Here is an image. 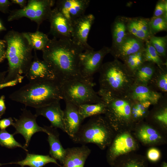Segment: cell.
Returning <instances> with one entry per match:
<instances>
[{
  "instance_id": "cell-1",
  "label": "cell",
  "mask_w": 167,
  "mask_h": 167,
  "mask_svg": "<svg viewBox=\"0 0 167 167\" xmlns=\"http://www.w3.org/2000/svg\"><path fill=\"white\" fill-rule=\"evenodd\" d=\"M84 51L83 47L71 39L53 37L50 39L42 51V58L50 65L56 79L61 84L74 80L87 82L82 77L79 70L80 55Z\"/></svg>"
},
{
  "instance_id": "cell-2",
  "label": "cell",
  "mask_w": 167,
  "mask_h": 167,
  "mask_svg": "<svg viewBox=\"0 0 167 167\" xmlns=\"http://www.w3.org/2000/svg\"><path fill=\"white\" fill-rule=\"evenodd\" d=\"M11 100L35 109L62 99L61 84L56 80L29 81L9 96Z\"/></svg>"
},
{
  "instance_id": "cell-3",
  "label": "cell",
  "mask_w": 167,
  "mask_h": 167,
  "mask_svg": "<svg viewBox=\"0 0 167 167\" xmlns=\"http://www.w3.org/2000/svg\"><path fill=\"white\" fill-rule=\"evenodd\" d=\"M3 40L6 43L7 73L3 83L14 80L28 70L32 61L33 50L23 32L13 30L8 31Z\"/></svg>"
},
{
  "instance_id": "cell-4",
  "label": "cell",
  "mask_w": 167,
  "mask_h": 167,
  "mask_svg": "<svg viewBox=\"0 0 167 167\" xmlns=\"http://www.w3.org/2000/svg\"><path fill=\"white\" fill-rule=\"evenodd\" d=\"M99 72V89L116 96H125L134 83L132 75L117 59L103 63Z\"/></svg>"
},
{
  "instance_id": "cell-5",
  "label": "cell",
  "mask_w": 167,
  "mask_h": 167,
  "mask_svg": "<svg viewBox=\"0 0 167 167\" xmlns=\"http://www.w3.org/2000/svg\"><path fill=\"white\" fill-rule=\"evenodd\" d=\"M113 130L104 117L94 116L81 125L72 139L82 145L94 143L104 149L109 146L113 138Z\"/></svg>"
},
{
  "instance_id": "cell-6",
  "label": "cell",
  "mask_w": 167,
  "mask_h": 167,
  "mask_svg": "<svg viewBox=\"0 0 167 167\" xmlns=\"http://www.w3.org/2000/svg\"><path fill=\"white\" fill-rule=\"evenodd\" d=\"M106 105L104 117L113 130L128 126L134 122L131 113L132 100L101 90L97 92Z\"/></svg>"
},
{
  "instance_id": "cell-7",
  "label": "cell",
  "mask_w": 167,
  "mask_h": 167,
  "mask_svg": "<svg viewBox=\"0 0 167 167\" xmlns=\"http://www.w3.org/2000/svg\"><path fill=\"white\" fill-rule=\"evenodd\" d=\"M62 99L77 106L103 101L94 85L79 80L67 81L61 84Z\"/></svg>"
},
{
  "instance_id": "cell-8",
  "label": "cell",
  "mask_w": 167,
  "mask_h": 167,
  "mask_svg": "<svg viewBox=\"0 0 167 167\" xmlns=\"http://www.w3.org/2000/svg\"><path fill=\"white\" fill-rule=\"evenodd\" d=\"M55 2L54 0H28L24 8L10 11L7 21L11 22L26 17L36 24L37 31H39L42 23L48 20Z\"/></svg>"
},
{
  "instance_id": "cell-9",
  "label": "cell",
  "mask_w": 167,
  "mask_h": 167,
  "mask_svg": "<svg viewBox=\"0 0 167 167\" xmlns=\"http://www.w3.org/2000/svg\"><path fill=\"white\" fill-rule=\"evenodd\" d=\"M84 51L80 55L79 70L82 77L87 82L94 86L93 76L99 71L105 56L110 53V48L104 46L100 49Z\"/></svg>"
},
{
  "instance_id": "cell-10",
  "label": "cell",
  "mask_w": 167,
  "mask_h": 167,
  "mask_svg": "<svg viewBox=\"0 0 167 167\" xmlns=\"http://www.w3.org/2000/svg\"><path fill=\"white\" fill-rule=\"evenodd\" d=\"M22 113L19 118H14V122L13 126L15 129L14 133L21 135L24 138L25 142L24 147L27 149L31 138L35 133L39 132H45L44 127L39 126L36 121L37 117L25 108L22 109Z\"/></svg>"
},
{
  "instance_id": "cell-11",
  "label": "cell",
  "mask_w": 167,
  "mask_h": 167,
  "mask_svg": "<svg viewBox=\"0 0 167 167\" xmlns=\"http://www.w3.org/2000/svg\"><path fill=\"white\" fill-rule=\"evenodd\" d=\"M109 146L107 155V161L111 166H114L119 157L135 150L136 144L131 135L125 132L113 138Z\"/></svg>"
},
{
  "instance_id": "cell-12",
  "label": "cell",
  "mask_w": 167,
  "mask_h": 167,
  "mask_svg": "<svg viewBox=\"0 0 167 167\" xmlns=\"http://www.w3.org/2000/svg\"><path fill=\"white\" fill-rule=\"evenodd\" d=\"M95 19L94 15L89 14L84 15L72 23L71 39L75 43L83 47L84 51L94 49L88 44L87 40Z\"/></svg>"
},
{
  "instance_id": "cell-13",
  "label": "cell",
  "mask_w": 167,
  "mask_h": 167,
  "mask_svg": "<svg viewBox=\"0 0 167 167\" xmlns=\"http://www.w3.org/2000/svg\"><path fill=\"white\" fill-rule=\"evenodd\" d=\"M50 23L49 34L58 39H71L72 23L54 7L52 9L48 19Z\"/></svg>"
},
{
  "instance_id": "cell-14",
  "label": "cell",
  "mask_w": 167,
  "mask_h": 167,
  "mask_svg": "<svg viewBox=\"0 0 167 167\" xmlns=\"http://www.w3.org/2000/svg\"><path fill=\"white\" fill-rule=\"evenodd\" d=\"M90 1L89 0H55V6L71 23L85 15Z\"/></svg>"
},
{
  "instance_id": "cell-15",
  "label": "cell",
  "mask_w": 167,
  "mask_h": 167,
  "mask_svg": "<svg viewBox=\"0 0 167 167\" xmlns=\"http://www.w3.org/2000/svg\"><path fill=\"white\" fill-rule=\"evenodd\" d=\"M34 50L33 58L30 67L24 74L29 81L35 80H56L50 65L37 57L36 51Z\"/></svg>"
},
{
  "instance_id": "cell-16",
  "label": "cell",
  "mask_w": 167,
  "mask_h": 167,
  "mask_svg": "<svg viewBox=\"0 0 167 167\" xmlns=\"http://www.w3.org/2000/svg\"><path fill=\"white\" fill-rule=\"evenodd\" d=\"M145 42L129 33L120 44L110 48V53L114 59L122 60L127 56L143 50Z\"/></svg>"
},
{
  "instance_id": "cell-17",
  "label": "cell",
  "mask_w": 167,
  "mask_h": 167,
  "mask_svg": "<svg viewBox=\"0 0 167 167\" xmlns=\"http://www.w3.org/2000/svg\"><path fill=\"white\" fill-rule=\"evenodd\" d=\"M163 95L161 93L156 91L148 85L134 83L126 96L132 100L142 102H148L154 105L158 102Z\"/></svg>"
},
{
  "instance_id": "cell-18",
  "label": "cell",
  "mask_w": 167,
  "mask_h": 167,
  "mask_svg": "<svg viewBox=\"0 0 167 167\" xmlns=\"http://www.w3.org/2000/svg\"><path fill=\"white\" fill-rule=\"evenodd\" d=\"M63 110V123L65 132L72 139L77 133L83 120L79 111L78 106L65 102Z\"/></svg>"
},
{
  "instance_id": "cell-19",
  "label": "cell",
  "mask_w": 167,
  "mask_h": 167,
  "mask_svg": "<svg viewBox=\"0 0 167 167\" xmlns=\"http://www.w3.org/2000/svg\"><path fill=\"white\" fill-rule=\"evenodd\" d=\"M60 100L56 101L46 106L36 109L35 114L38 117H45L50 122L51 126L59 128L65 132L63 123V110L61 108Z\"/></svg>"
},
{
  "instance_id": "cell-20",
  "label": "cell",
  "mask_w": 167,
  "mask_h": 167,
  "mask_svg": "<svg viewBox=\"0 0 167 167\" xmlns=\"http://www.w3.org/2000/svg\"><path fill=\"white\" fill-rule=\"evenodd\" d=\"M128 32L146 42L153 36L149 27L150 18L125 16Z\"/></svg>"
},
{
  "instance_id": "cell-21",
  "label": "cell",
  "mask_w": 167,
  "mask_h": 167,
  "mask_svg": "<svg viewBox=\"0 0 167 167\" xmlns=\"http://www.w3.org/2000/svg\"><path fill=\"white\" fill-rule=\"evenodd\" d=\"M66 154L63 165L61 167H84L91 149L85 145L66 149Z\"/></svg>"
},
{
  "instance_id": "cell-22",
  "label": "cell",
  "mask_w": 167,
  "mask_h": 167,
  "mask_svg": "<svg viewBox=\"0 0 167 167\" xmlns=\"http://www.w3.org/2000/svg\"><path fill=\"white\" fill-rule=\"evenodd\" d=\"M44 127L46 130L45 133L48 135V141L50 148L49 153L51 156L58 160L62 164L66 154V150L63 148L60 141L59 134L57 129L51 126Z\"/></svg>"
},
{
  "instance_id": "cell-23",
  "label": "cell",
  "mask_w": 167,
  "mask_h": 167,
  "mask_svg": "<svg viewBox=\"0 0 167 167\" xmlns=\"http://www.w3.org/2000/svg\"><path fill=\"white\" fill-rule=\"evenodd\" d=\"M53 163L60 166L55 159L49 155H44L34 154L27 153L24 160L15 162L9 163V164H16L21 167L28 166L30 167H42L49 163Z\"/></svg>"
},
{
  "instance_id": "cell-24",
  "label": "cell",
  "mask_w": 167,
  "mask_h": 167,
  "mask_svg": "<svg viewBox=\"0 0 167 167\" xmlns=\"http://www.w3.org/2000/svg\"><path fill=\"white\" fill-rule=\"evenodd\" d=\"M111 32L112 48L120 44L129 33L124 16H118L115 19L111 26Z\"/></svg>"
},
{
  "instance_id": "cell-25",
  "label": "cell",
  "mask_w": 167,
  "mask_h": 167,
  "mask_svg": "<svg viewBox=\"0 0 167 167\" xmlns=\"http://www.w3.org/2000/svg\"><path fill=\"white\" fill-rule=\"evenodd\" d=\"M156 92L167 94V65L159 67L156 70L148 85Z\"/></svg>"
},
{
  "instance_id": "cell-26",
  "label": "cell",
  "mask_w": 167,
  "mask_h": 167,
  "mask_svg": "<svg viewBox=\"0 0 167 167\" xmlns=\"http://www.w3.org/2000/svg\"><path fill=\"white\" fill-rule=\"evenodd\" d=\"M157 66L156 65L153 63L148 62H144L133 74L134 83L148 85Z\"/></svg>"
},
{
  "instance_id": "cell-27",
  "label": "cell",
  "mask_w": 167,
  "mask_h": 167,
  "mask_svg": "<svg viewBox=\"0 0 167 167\" xmlns=\"http://www.w3.org/2000/svg\"><path fill=\"white\" fill-rule=\"evenodd\" d=\"M23 33L33 50L42 51L50 40L47 35L39 31Z\"/></svg>"
},
{
  "instance_id": "cell-28",
  "label": "cell",
  "mask_w": 167,
  "mask_h": 167,
  "mask_svg": "<svg viewBox=\"0 0 167 167\" xmlns=\"http://www.w3.org/2000/svg\"><path fill=\"white\" fill-rule=\"evenodd\" d=\"M78 107L79 114L82 119L84 120L88 117L104 114L106 107L105 103L103 101L95 104L81 105Z\"/></svg>"
},
{
  "instance_id": "cell-29",
  "label": "cell",
  "mask_w": 167,
  "mask_h": 167,
  "mask_svg": "<svg viewBox=\"0 0 167 167\" xmlns=\"http://www.w3.org/2000/svg\"><path fill=\"white\" fill-rule=\"evenodd\" d=\"M154 112L152 113L153 120L162 125H167V94H164L162 97L156 104Z\"/></svg>"
},
{
  "instance_id": "cell-30",
  "label": "cell",
  "mask_w": 167,
  "mask_h": 167,
  "mask_svg": "<svg viewBox=\"0 0 167 167\" xmlns=\"http://www.w3.org/2000/svg\"><path fill=\"white\" fill-rule=\"evenodd\" d=\"M132 100L131 113L133 120L134 122L140 121L147 117L149 112L148 109L152 104L148 102Z\"/></svg>"
},
{
  "instance_id": "cell-31",
  "label": "cell",
  "mask_w": 167,
  "mask_h": 167,
  "mask_svg": "<svg viewBox=\"0 0 167 167\" xmlns=\"http://www.w3.org/2000/svg\"><path fill=\"white\" fill-rule=\"evenodd\" d=\"M143 50L144 49L129 55L122 60L127 70L133 75L137 69L145 62L143 55Z\"/></svg>"
},
{
  "instance_id": "cell-32",
  "label": "cell",
  "mask_w": 167,
  "mask_h": 167,
  "mask_svg": "<svg viewBox=\"0 0 167 167\" xmlns=\"http://www.w3.org/2000/svg\"><path fill=\"white\" fill-rule=\"evenodd\" d=\"M140 128L138 131L137 135L143 143H153L161 139V137L160 134L151 126L144 125Z\"/></svg>"
},
{
  "instance_id": "cell-33",
  "label": "cell",
  "mask_w": 167,
  "mask_h": 167,
  "mask_svg": "<svg viewBox=\"0 0 167 167\" xmlns=\"http://www.w3.org/2000/svg\"><path fill=\"white\" fill-rule=\"evenodd\" d=\"M143 55L145 62L153 63L159 67L167 65V62L162 59L148 41L145 42Z\"/></svg>"
},
{
  "instance_id": "cell-34",
  "label": "cell",
  "mask_w": 167,
  "mask_h": 167,
  "mask_svg": "<svg viewBox=\"0 0 167 167\" xmlns=\"http://www.w3.org/2000/svg\"><path fill=\"white\" fill-rule=\"evenodd\" d=\"M154 48L160 56L167 62V36H152L148 41Z\"/></svg>"
},
{
  "instance_id": "cell-35",
  "label": "cell",
  "mask_w": 167,
  "mask_h": 167,
  "mask_svg": "<svg viewBox=\"0 0 167 167\" xmlns=\"http://www.w3.org/2000/svg\"><path fill=\"white\" fill-rule=\"evenodd\" d=\"M14 135L13 134H10L6 130H0V145L8 148L19 147L28 152L26 148L15 140Z\"/></svg>"
},
{
  "instance_id": "cell-36",
  "label": "cell",
  "mask_w": 167,
  "mask_h": 167,
  "mask_svg": "<svg viewBox=\"0 0 167 167\" xmlns=\"http://www.w3.org/2000/svg\"><path fill=\"white\" fill-rule=\"evenodd\" d=\"M149 27L153 36L157 33L167 29V15L159 17H152L150 18Z\"/></svg>"
},
{
  "instance_id": "cell-37",
  "label": "cell",
  "mask_w": 167,
  "mask_h": 167,
  "mask_svg": "<svg viewBox=\"0 0 167 167\" xmlns=\"http://www.w3.org/2000/svg\"><path fill=\"white\" fill-rule=\"evenodd\" d=\"M115 167H148L147 162L144 158L129 157L115 161Z\"/></svg>"
},
{
  "instance_id": "cell-38",
  "label": "cell",
  "mask_w": 167,
  "mask_h": 167,
  "mask_svg": "<svg viewBox=\"0 0 167 167\" xmlns=\"http://www.w3.org/2000/svg\"><path fill=\"white\" fill-rule=\"evenodd\" d=\"M167 0H159L156 3L153 17H159L167 15Z\"/></svg>"
},
{
  "instance_id": "cell-39",
  "label": "cell",
  "mask_w": 167,
  "mask_h": 167,
  "mask_svg": "<svg viewBox=\"0 0 167 167\" xmlns=\"http://www.w3.org/2000/svg\"><path fill=\"white\" fill-rule=\"evenodd\" d=\"M160 156L161 153L156 148H151L148 152V158L152 162H156L158 161Z\"/></svg>"
},
{
  "instance_id": "cell-40",
  "label": "cell",
  "mask_w": 167,
  "mask_h": 167,
  "mask_svg": "<svg viewBox=\"0 0 167 167\" xmlns=\"http://www.w3.org/2000/svg\"><path fill=\"white\" fill-rule=\"evenodd\" d=\"M24 77V76L21 75L12 80L0 83V89L5 88L13 87L16 85L18 83H20L22 82Z\"/></svg>"
},
{
  "instance_id": "cell-41",
  "label": "cell",
  "mask_w": 167,
  "mask_h": 167,
  "mask_svg": "<svg viewBox=\"0 0 167 167\" xmlns=\"http://www.w3.org/2000/svg\"><path fill=\"white\" fill-rule=\"evenodd\" d=\"M12 3L8 0H0V11L4 14H9L10 6Z\"/></svg>"
},
{
  "instance_id": "cell-42",
  "label": "cell",
  "mask_w": 167,
  "mask_h": 167,
  "mask_svg": "<svg viewBox=\"0 0 167 167\" xmlns=\"http://www.w3.org/2000/svg\"><path fill=\"white\" fill-rule=\"evenodd\" d=\"M6 48L5 41L0 39V63L6 58Z\"/></svg>"
},
{
  "instance_id": "cell-43",
  "label": "cell",
  "mask_w": 167,
  "mask_h": 167,
  "mask_svg": "<svg viewBox=\"0 0 167 167\" xmlns=\"http://www.w3.org/2000/svg\"><path fill=\"white\" fill-rule=\"evenodd\" d=\"M14 123V120L11 117L0 120V130H5L8 126L11 125L13 126Z\"/></svg>"
},
{
  "instance_id": "cell-44",
  "label": "cell",
  "mask_w": 167,
  "mask_h": 167,
  "mask_svg": "<svg viewBox=\"0 0 167 167\" xmlns=\"http://www.w3.org/2000/svg\"><path fill=\"white\" fill-rule=\"evenodd\" d=\"M6 107L5 104V96L2 95L0 97V116H1L5 113Z\"/></svg>"
},
{
  "instance_id": "cell-45",
  "label": "cell",
  "mask_w": 167,
  "mask_h": 167,
  "mask_svg": "<svg viewBox=\"0 0 167 167\" xmlns=\"http://www.w3.org/2000/svg\"><path fill=\"white\" fill-rule=\"evenodd\" d=\"M12 4L18 5L21 9L24 8L27 5L28 1L26 0H11Z\"/></svg>"
},
{
  "instance_id": "cell-46",
  "label": "cell",
  "mask_w": 167,
  "mask_h": 167,
  "mask_svg": "<svg viewBox=\"0 0 167 167\" xmlns=\"http://www.w3.org/2000/svg\"><path fill=\"white\" fill-rule=\"evenodd\" d=\"M7 73V71L2 72L0 71V83H2L3 82Z\"/></svg>"
},
{
  "instance_id": "cell-47",
  "label": "cell",
  "mask_w": 167,
  "mask_h": 167,
  "mask_svg": "<svg viewBox=\"0 0 167 167\" xmlns=\"http://www.w3.org/2000/svg\"><path fill=\"white\" fill-rule=\"evenodd\" d=\"M6 30V28L3 24L2 21L0 20V32L4 31Z\"/></svg>"
},
{
  "instance_id": "cell-48",
  "label": "cell",
  "mask_w": 167,
  "mask_h": 167,
  "mask_svg": "<svg viewBox=\"0 0 167 167\" xmlns=\"http://www.w3.org/2000/svg\"><path fill=\"white\" fill-rule=\"evenodd\" d=\"M161 167H167V164L166 162H163L161 166Z\"/></svg>"
},
{
  "instance_id": "cell-49",
  "label": "cell",
  "mask_w": 167,
  "mask_h": 167,
  "mask_svg": "<svg viewBox=\"0 0 167 167\" xmlns=\"http://www.w3.org/2000/svg\"><path fill=\"white\" fill-rule=\"evenodd\" d=\"M9 164V163H0V166L3 165H6V164Z\"/></svg>"
},
{
  "instance_id": "cell-50",
  "label": "cell",
  "mask_w": 167,
  "mask_h": 167,
  "mask_svg": "<svg viewBox=\"0 0 167 167\" xmlns=\"http://www.w3.org/2000/svg\"><path fill=\"white\" fill-rule=\"evenodd\" d=\"M1 118V116H0V118Z\"/></svg>"
}]
</instances>
